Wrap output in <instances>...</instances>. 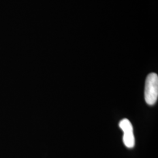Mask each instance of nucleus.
Here are the masks:
<instances>
[{"mask_svg":"<svg viewBox=\"0 0 158 158\" xmlns=\"http://www.w3.org/2000/svg\"><path fill=\"white\" fill-rule=\"evenodd\" d=\"M145 100L149 106L154 105L158 100V76L155 73L149 74L145 81Z\"/></svg>","mask_w":158,"mask_h":158,"instance_id":"f257e3e1","label":"nucleus"},{"mask_svg":"<svg viewBox=\"0 0 158 158\" xmlns=\"http://www.w3.org/2000/svg\"><path fill=\"white\" fill-rule=\"evenodd\" d=\"M119 127L124 132L123 140L125 145L128 148H132L135 145V137L133 132V127L130 120L124 118L122 119Z\"/></svg>","mask_w":158,"mask_h":158,"instance_id":"f03ea898","label":"nucleus"}]
</instances>
